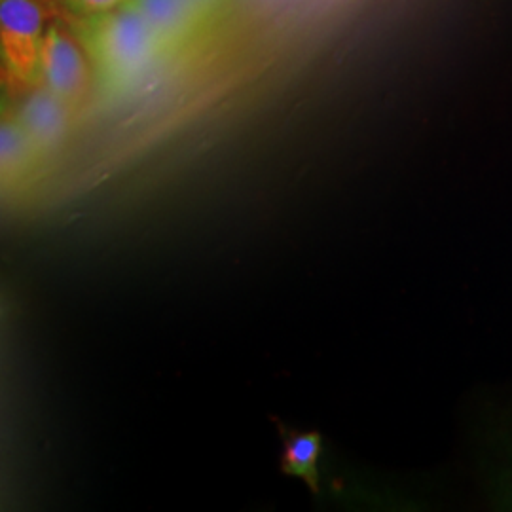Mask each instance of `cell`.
<instances>
[{"label": "cell", "instance_id": "6da1fadb", "mask_svg": "<svg viewBox=\"0 0 512 512\" xmlns=\"http://www.w3.org/2000/svg\"><path fill=\"white\" fill-rule=\"evenodd\" d=\"M76 18L74 35L109 86H128L169 57L147 21L128 4Z\"/></svg>", "mask_w": 512, "mask_h": 512}, {"label": "cell", "instance_id": "7a4b0ae2", "mask_svg": "<svg viewBox=\"0 0 512 512\" xmlns=\"http://www.w3.org/2000/svg\"><path fill=\"white\" fill-rule=\"evenodd\" d=\"M44 37L37 0H0V54L4 65L21 80H42Z\"/></svg>", "mask_w": 512, "mask_h": 512}, {"label": "cell", "instance_id": "3957f363", "mask_svg": "<svg viewBox=\"0 0 512 512\" xmlns=\"http://www.w3.org/2000/svg\"><path fill=\"white\" fill-rule=\"evenodd\" d=\"M126 4L147 21L169 55L200 37L209 21L186 0H126Z\"/></svg>", "mask_w": 512, "mask_h": 512}, {"label": "cell", "instance_id": "277c9868", "mask_svg": "<svg viewBox=\"0 0 512 512\" xmlns=\"http://www.w3.org/2000/svg\"><path fill=\"white\" fill-rule=\"evenodd\" d=\"M42 82L65 101L76 99L86 84V63L80 48L59 27H48L42 50Z\"/></svg>", "mask_w": 512, "mask_h": 512}, {"label": "cell", "instance_id": "5b68a950", "mask_svg": "<svg viewBox=\"0 0 512 512\" xmlns=\"http://www.w3.org/2000/svg\"><path fill=\"white\" fill-rule=\"evenodd\" d=\"M67 105L69 101L55 95L46 86L23 101L18 114L19 124L29 133L37 150L52 148L61 141L69 124Z\"/></svg>", "mask_w": 512, "mask_h": 512}, {"label": "cell", "instance_id": "8992f818", "mask_svg": "<svg viewBox=\"0 0 512 512\" xmlns=\"http://www.w3.org/2000/svg\"><path fill=\"white\" fill-rule=\"evenodd\" d=\"M319 454H321V435L317 433L291 435L285 444L281 469L287 475L306 480L311 492H319V475H317Z\"/></svg>", "mask_w": 512, "mask_h": 512}, {"label": "cell", "instance_id": "52a82bcc", "mask_svg": "<svg viewBox=\"0 0 512 512\" xmlns=\"http://www.w3.org/2000/svg\"><path fill=\"white\" fill-rule=\"evenodd\" d=\"M37 150L29 133L16 120H2L0 126V162L4 173L19 171Z\"/></svg>", "mask_w": 512, "mask_h": 512}, {"label": "cell", "instance_id": "ba28073f", "mask_svg": "<svg viewBox=\"0 0 512 512\" xmlns=\"http://www.w3.org/2000/svg\"><path fill=\"white\" fill-rule=\"evenodd\" d=\"M76 16H90V14H99V12H109L122 4L126 0H63Z\"/></svg>", "mask_w": 512, "mask_h": 512}, {"label": "cell", "instance_id": "9c48e42d", "mask_svg": "<svg viewBox=\"0 0 512 512\" xmlns=\"http://www.w3.org/2000/svg\"><path fill=\"white\" fill-rule=\"evenodd\" d=\"M188 4H192L196 10H200L207 19L213 18L220 8V4L224 0H186Z\"/></svg>", "mask_w": 512, "mask_h": 512}]
</instances>
